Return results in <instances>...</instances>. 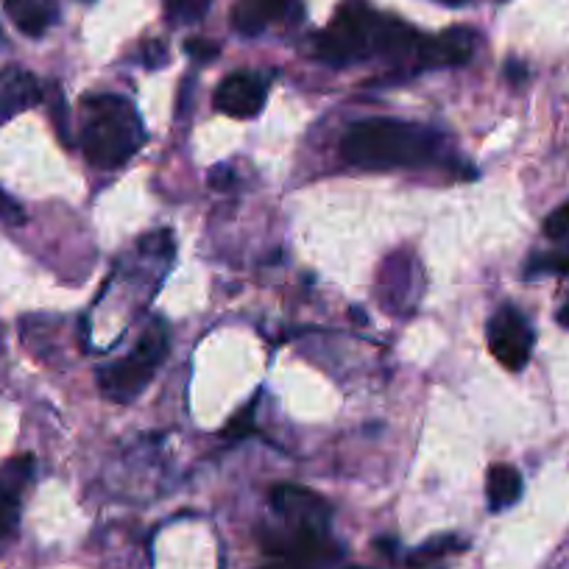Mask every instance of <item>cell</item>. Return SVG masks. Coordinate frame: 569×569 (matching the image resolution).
<instances>
[{"label":"cell","mask_w":569,"mask_h":569,"mask_svg":"<svg viewBox=\"0 0 569 569\" xmlns=\"http://www.w3.org/2000/svg\"><path fill=\"white\" fill-rule=\"evenodd\" d=\"M302 20L299 0H238L232 9V29L257 37L268 26H297Z\"/></svg>","instance_id":"cell-7"},{"label":"cell","mask_w":569,"mask_h":569,"mask_svg":"<svg viewBox=\"0 0 569 569\" xmlns=\"http://www.w3.org/2000/svg\"><path fill=\"white\" fill-rule=\"evenodd\" d=\"M42 101V87L34 73L23 68L0 70V120H9L14 114L26 112Z\"/></svg>","instance_id":"cell-11"},{"label":"cell","mask_w":569,"mask_h":569,"mask_svg":"<svg viewBox=\"0 0 569 569\" xmlns=\"http://www.w3.org/2000/svg\"><path fill=\"white\" fill-rule=\"evenodd\" d=\"M166 352L168 332L162 325H154L140 338V343H137L129 358L114 360V363L98 369V388L112 402H131V399H137L146 391L157 366L166 360Z\"/></svg>","instance_id":"cell-3"},{"label":"cell","mask_w":569,"mask_h":569,"mask_svg":"<svg viewBox=\"0 0 569 569\" xmlns=\"http://www.w3.org/2000/svg\"><path fill=\"white\" fill-rule=\"evenodd\" d=\"M489 349L506 369L522 371L528 366L530 352H533V330L525 321V316L517 308L506 305L497 310L489 321Z\"/></svg>","instance_id":"cell-5"},{"label":"cell","mask_w":569,"mask_h":569,"mask_svg":"<svg viewBox=\"0 0 569 569\" xmlns=\"http://www.w3.org/2000/svg\"><path fill=\"white\" fill-rule=\"evenodd\" d=\"M452 547H458V541H452V539H436V541H430V545L425 547V550H419L413 556V563H419V561H427V558H439V556H445L447 550H452Z\"/></svg>","instance_id":"cell-21"},{"label":"cell","mask_w":569,"mask_h":569,"mask_svg":"<svg viewBox=\"0 0 569 569\" xmlns=\"http://www.w3.org/2000/svg\"><path fill=\"white\" fill-rule=\"evenodd\" d=\"M7 14L23 34L42 37L59 18L53 0H3Z\"/></svg>","instance_id":"cell-12"},{"label":"cell","mask_w":569,"mask_h":569,"mask_svg":"<svg viewBox=\"0 0 569 569\" xmlns=\"http://www.w3.org/2000/svg\"><path fill=\"white\" fill-rule=\"evenodd\" d=\"M48 103H51V118L57 126L59 137L70 146V120H68V107H64V96L57 84L48 87Z\"/></svg>","instance_id":"cell-17"},{"label":"cell","mask_w":569,"mask_h":569,"mask_svg":"<svg viewBox=\"0 0 569 569\" xmlns=\"http://www.w3.org/2000/svg\"><path fill=\"white\" fill-rule=\"evenodd\" d=\"M212 0H166V18L171 26H193L207 14Z\"/></svg>","instance_id":"cell-14"},{"label":"cell","mask_w":569,"mask_h":569,"mask_svg":"<svg viewBox=\"0 0 569 569\" xmlns=\"http://www.w3.org/2000/svg\"><path fill=\"white\" fill-rule=\"evenodd\" d=\"M441 3H450V7H458V3H463V0H441Z\"/></svg>","instance_id":"cell-26"},{"label":"cell","mask_w":569,"mask_h":569,"mask_svg":"<svg viewBox=\"0 0 569 569\" xmlns=\"http://www.w3.org/2000/svg\"><path fill=\"white\" fill-rule=\"evenodd\" d=\"M545 234H547V240H552V243L558 246V249L569 251V201L547 216Z\"/></svg>","instance_id":"cell-15"},{"label":"cell","mask_w":569,"mask_h":569,"mask_svg":"<svg viewBox=\"0 0 569 569\" xmlns=\"http://www.w3.org/2000/svg\"><path fill=\"white\" fill-rule=\"evenodd\" d=\"M184 51L193 59H199V62H210V59H216L221 53V46L212 40H188L184 42Z\"/></svg>","instance_id":"cell-19"},{"label":"cell","mask_w":569,"mask_h":569,"mask_svg":"<svg viewBox=\"0 0 569 569\" xmlns=\"http://www.w3.org/2000/svg\"><path fill=\"white\" fill-rule=\"evenodd\" d=\"M0 223H7V227H23L26 223V210L7 190H0Z\"/></svg>","instance_id":"cell-18"},{"label":"cell","mask_w":569,"mask_h":569,"mask_svg":"<svg viewBox=\"0 0 569 569\" xmlns=\"http://www.w3.org/2000/svg\"><path fill=\"white\" fill-rule=\"evenodd\" d=\"M486 491H489V506L495 511H502V508L513 506L522 497V475L508 467V463H497V467L489 469Z\"/></svg>","instance_id":"cell-13"},{"label":"cell","mask_w":569,"mask_h":569,"mask_svg":"<svg viewBox=\"0 0 569 569\" xmlns=\"http://www.w3.org/2000/svg\"><path fill=\"white\" fill-rule=\"evenodd\" d=\"M34 475V458L20 456L0 467V539L14 533L20 522V497Z\"/></svg>","instance_id":"cell-9"},{"label":"cell","mask_w":569,"mask_h":569,"mask_svg":"<svg viewBox=\"0 0 569 569\" xmlns=\"http://www.w3.org/2000/svg\"><path fill=\"white\" fill-rule=\"evenodd\" d=\"M268 96V87L262 76L249 73H232L218 84L216 92V107L221 109L229 118H254L262 109Z\"/></svg>","instance_id":"cell-8"},{"label":"cell","mask_w":569,"mask_h":569,"mask_svg":"<svg viewBox=\"0 0 569 569\" xmlns=\"http://www.w3.org/2000/svg\"><path fill=\"white\" fill-rule=\"evenodd\" d=\"M343 160L366 171L421 166L436 154V134L393 118H369L349 126L341 140Z\"/></svg>","instance_id":"cell-1"},{"label":"cell","mask_w":569,"mask_h":569,"mask_svg":"<svg viewBox=\"0 0 569 569\" xmlns=\"http://www.w3.org/2000/svg\"><path fill=\"white\" fill-rule=\"evenodd\" d=\"M249 425H251V408H246L243 413H238V416H234V419H232V425H229V430H227V433H229V436H234V433H240V436H243L246 430H249Z\"/></svg>","instance_id":"cell-22"},{"label":"cell","mask_w":569,"mask_h":569,"mask_svg":"<svg viewBox=\"0 0 569 569\" xmlns=\"http://www.w3.org/2000/svg\"><path fill=\"white\" fill-rule=\"evenodd\" d=\"M142 51H146V68H162V64L168 62L166 42L151 40V42H146V48H142Z\"/></svg>","instance_id":"cell-20"},{"label":"cell","mask_w":569,"mask_h":569,"mask_svg":"<svg viewBox=\"0 0 569 569\" xmlns=\"http://www.w3.org/2000/svg\"><path fill=\"white\" fill-rule=\"evenodd\" d=\"M349 569H366V567H349Z\"/></svg>","instance_id":"cell-27"},{"label":"cell","mask_w":569,"mask_h":569,"mask_svg":"<svg viewBox=\"0 0 569 569\" xmlns=\"http://www.w3.org/2000/svg\"><path fill=\"white\" fill-rule=\"evenodd\" d=\"M229 182H232V173H229L227 166L212 168V171H210V184H212V188L223 190V188H229Z\"/></svg>","instance_id":"cell-23"},{"label":"cell","mask_w":569,"mask_h":569,"mask_svg":"<svg viewBox=\"0 0 569 569\" xmlns=\"http://www.w3.org/2000/svg\"><path fill=\"white\" fill-rule=\"evenodd\" d=\"M558 325L567 327V330H569V299H567V302H563V308L558 310Z\"/></svg>","instance_id":"cell-24"},{"label":"cell","mask_w":569,"mask_h":569,"mask_svg":"<svg viewBox=\"0 0 569 569\" xmlns=\"http://www.w3.org/2000/svg\"><path fill=\"white\" fill-rule=\"evenodd\" d=\"M569 271V251H547V254H533L528 260V277L539 273H567Z\"/></svg>","instance_id":"cell-16"},{"label":"cell","mask_w":569,"mask_h":569,"mask_svg":"<svg viewBox=\"0 0 569 569\" xmlns=\"http://www.w3.org/2000/svg\"><path fill=\"white\" fill-rule=\"evenodd\" d=\"M380 14L371 12L363 0H347L338 9L330 29L321 31L316 53L330 64H347L355 59L375 57V31Z\"/></svg>","instance_id":"cell-4"},{"label":"cell","mask_w":569,"mask_h":569,"mask_svg":"<svg viewBox=\"0 0 569 569\" xmlns=\"http://www.w3.org/2000/svg\"><path fill=\"white\" fill-rule=\"evenodd\" d=\"M81 151L87 162L103 171L120 168L140 151L146 131L131 101L120 96H87L79 109Z\"/></svg>","instance_id":"cell-2"},{"label":"cell","mask_w":569,"mask_h":569,"mask_svg":"<svg viewBox=\"0 0 569 569\" xmlns=\"http://www.w3.org/2000/svg\"><path fill=\"white\" fill-rule=\"evenodd\" d=\"M271 506L284 522L291 525V530L299 533H319L327 536V525H330V506L321 500L319 495L299 486H277L271 491Z\"/></svg>","instance_id":"cell-6"},{"label":"cell","mask_w":569,"mask_h":569,"mask_svg":"<svg viewBox=\"0 0 569 569\" xmlns=\"http://www.w3.org/2000/svg\"><path fill=\"white\" fill-rule=\"evenodd\" d=\"M475 53V31L450 29L439 37H421L419 68H452L467 64Z\"/></svg>","instance_id":"cell-10"},{"label":"cell","mask_w":569,"mask_h":569,"mask_svg":"<svg viewBox=\"0 0 569 569\" xmlns=\"http://www.w3.org/2000/svg\"><path fill=\"white\" fill-rule=\"evenodd\" d=\"M262 569H297L293 563H273V567H262Z\"/></svg>","instance_id":"cell-25"}]
</instances>
